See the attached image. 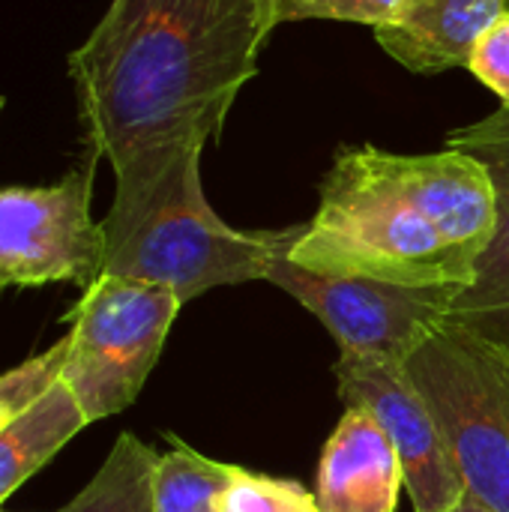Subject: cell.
I'll return each mask as SVG.
<instances>
[{"label": "cell", "instance_id": "13", "mask_svg": "<svg viewBox=\"0 0 509 512\" xmlns=\"http://www.w3.org/2000/svg\"><path fill=\"white\" fill-rule=\"evenodd\" d=\"M159 453L123 432L96 477L60 512H156Z\"/></svg>", "mask_w": 509, "mask_h": 512}, {"label": "cell", "instance_id": "12", "mask_svg": "<svg viewBox=\"0 0 509 512\" xmlns=\"http://www.w3.org/2000/svg\"><path fill=\"white\" fill-rule=\"evenodd\" d=\"M84 426L87 417L63 381H57L51 393L6 426L0 432V504L42 465H48Z\"/></svg>", "mask_w": 509, "mask_h": 512}, {"label": "cell", "instance_id": "1", "mask_svg": "<svg viewBox=\"0 0 509 512\" xmlns=\"http://www.w3.org/2000/svg\"><path fill=\"white\" fill-rule=\"evenodd\" d=\"M273 30L276 0H111L66 60L93 159L219 138Z\"/></svg>", "mask_w": 509, "mask_h": 512}, {"label": "cell", "instance_id": "10", "mask_svg": "<svg viewBox=\"0 0 509 512\" xmlns=\"http://www.w3.org/2000/svg\"><path fill=\"white\" fill-rule=\"evenodd\" d=\"M504 12L509 0H402L399 15L375 27V39L420 75L468 69L477 42Z\"/></svg>", "mask_w": 509, "mask_h": 512}, {"label": "cell", "instance_id": "6", "mask_svg": "<svg viewBox=\"0 0 509 512\" xmlns=\"http://www.w3.org/2000/svg\"><path fill=\"white\" fill-rule=\"evenodd\" d=\"M273 285L306 306L339 342V354L408 366L414 354L450 321L465 288L393 285L363 276H324L279 258L270 270Z\"/></svg>", "mask_w": 509, "mask_h": 512}, {"label": "cell", "instance_id": "8", "mask_svg": "<svg viewBox=\"0 0 509 512\" xmlns=\"http://www.w3.org/2000/svg\"><path fill=\"white\" fill-rule=\"evenodd\" d=\"M336 381L345 408L369 411L393 441L414 512H453L468 498L447 432L408 366L339 354Z\"/></svg>", "mask_w": 509, "mask_h": 512}, {"label": "cell", "instance_id": "17", "mask_svg": "<svg viewBox=\"0 0 509 512\" xmlns=\"http://www.w3.org/2000/svg\"><path fill=\"white\" fill-rule=\"evenodd\" d=\"M402 0H276V24L285 21H348L384 27L399 15Z\"/></svg>", "mask_w": 509, "mask_h": 512}, {"label": "cell", "instance_id": "9", "mask_svg": "<svg viewBox=\"0 0 509 512\" xmlns=\"http://www.w3.org/2000/svg\"><path fill=\"white\" fill-rule=\"evenodd\" d=\"M402 489L405 468L393 441L369 411L348 408L321 453V512H396Z\"/></svg>", "mask_w": 509, "mask_h": 512}, {"label": "cell", "instance_id": "19", "mask_svg": "<svg viewBox=\"0 0 509 512\" xmlns=\"http://www.w3.org/2000/svg\"><path fill=\"white\" fill-rule=\"evenodd\" d=\"M453 512H492V510H489V507H483L477 498H471V495H468V498H465V501H462V504H459Z\"/></svg>", "mask_w": 509, "mask_h": 512}, {"label": "cell", "instance_id": "11", "mask_svg": "<svg viewBox=\"0 0 509 512\" xmlns=\"http://www.w3.org/2000/svg\"><path fill=\"white\" fill-rule=\"evenodd\" d=\"M447 147L474 156L492 177L498 204V231L480 261L477 279L456 297L450 321L474 327H498L509 321V108H498L471 126L453 129Z\"/></svg>", "mask_w": 509, "mask_h": 512}, {"label": "cell", "instance_id": "5", "mask_svg": "<svg viewBox=\"0 0 509 512\" xmlns=\"http://www.w3.org/2000/svg\"><path fill=\"white\" fill-rule=\"evenodd\" d=\"M183 300L156 282L99 276L72 309L63 384L87 423L126 411L147 384Z\"/></svg>", "mask_w": 509, "mask_h": 512}, {"label": "cell", "instance_id": "18", "mask_svg": "<svg viewBox=\"0 0 509 512\" xmlns=\"http://www.w3.org/2000/svg\"><path fill=\"white\" fill-rule=\"evenodd\" d=\"M468 69L509 108V12L483 33Z\"/></svg>", "mask_w": 509, "mask_h": 512}, {"label": "cell", "instance_id": "15", "mask_svg": "<svg viewBox=\"0 0 509 512\" xmlns=\"http://www.w3.org/2000/svg\"><path fill=\"white\" fill-rule=\"evenodd\" d=\"M69 354V336L30 357L27 363L0 375V432L12 426L21 414H27L51 387L63 378V363Z\"/></svg>", "mask_w": 509, "mask_h": 512}, {"label": "cell", "instance_id": "3", "mask_svg": "<svg viewBox=\"0 0 509 512\" xmlns=\"http://www.w3.org/2000/svg\"><path fill=\"white\" fill-rule=\"evenodd\" d=\"M201 141L147 147L114 165V201L105 213L102 276L171 288L183 303L222 288L270 279L303 225L237 231L210 207L201 186Z\"/></svg>", "mask_w": 509, "mask_h": 512}, {"label": "cell", "instance_id": "20", "mask_svg": "<svg viewBox=\"0 0 509 512\" xmlns=\"http://www.w3.org/2000/svg\"><path fill=\"white\" fill-rule=\"evenodd\" d=\"M3 105H6V99H3V96H0V111H3Z\"/></svg>", "mask_w": 509, "mask_h": 512}, {"label": "cell", "instance_id": "2", "mask_svg": "<svg viewBox=\"0 0 509 512\" xmlns=\"http://www.w3.org/2000/svg\"><path fill=\"white\" fill-rule=\"evenodd\" d=\"M498 231L489 171L468 153L342 147L291 264L414 288H471Z\"/></svg>", "mask_w": 509, "mask_h": 512}, {"label": "cell", "instance_id": "14", "mask_svg": "<svg viewBox=\"0 0 509 512\" xmlns=\"http://www.w3.org/2000/svg\"><path fill=\"white\" fill-rule=\"evenodd\" d=\"M171 450L156 465V512H216L237 465L207 459L171 438Z\"/></svg>", "mask_w": 509, "mask_h": 512}, {"label": "cell", "instance_id": "4", "mask_svg": "<svg viewBox=\"0 0 509 512\" xmlns=\"http://www.w3.org/2000/svg\"><path fill=\"white\" fill-rule=\"evenodd\" d=\"M408 372L447 432L468 495L509 512V321H447Z\"/></svg>", "mask_w": 509, "mask_h": 512}, {"label": "cell", "instance_id": "16", "mask_svg": "<svg viewBox=\"0 0 509 512\" xmlns=\"http://www.w3.org/2000/svg\"><path fill=\"white\" fill-rule=\"evenodd\" d=\"M216 512H321L318 498L294 480L264 477L237 468Z\"/></svg>", "mask_w": 509, "mask_h": 512}, {"label": "cell", "instance_id": "7", "mask_svg": "<svg viewBox=\"0 0 509 512\" xmlns=\"http://www.w3.org/2000/svg\"><path fill=\"white\" fill-rule=\"evenodd\" d=\"M90 198L93 162L51 186L0 189V288L51 282L90 288L102 276L105 258Z\"/></svg>", "mask_w": 509, "mask_h": 512}]
</instances>
